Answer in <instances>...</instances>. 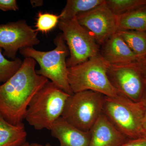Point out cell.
I'll use <instances>...</instances> for the list:
<instances>
[{
  "label": "cell",
  "mask_w": 146,
  "mask_h": 146,
  "mask_svg": "<svg viewBox=\"0 0 146 146\" xmlns=\"http://www.w3.org/2000/svg\"><path fill=\"white\" fill-rule=\"evenodd\" d=\"M36 63L31 58H25L19 70L0 84V115L13 125L23 123L33 98L49 80L37 74Z\"/></svg>",
  "instance_id": "obj_1"
},
{
  "label": "cell",
  "mask_w": 146,
  "mask_h": 146,
  "mask_svg": "<svg viewBox=\"0 0 146 146\" xmlns=\"http://www.w3.org/2000/svg\"><path fill=\"white\" fill-rule=\"evenodd\" d=\"M70 96L49 80L33 98L25 119L36 130H50L55 121L61 117Z\"/></svg>",
  "instance_id": "obj_2"
},
{
  "label": "cell",
  "mask_w": 146,
  "mask_h": 146,
  "mask_svg": "<svg viewBox=\"0 0 146 146\" xmlns=\"http://www.w3.org/2000/svg\"><path fill=\"white\" fill-rule=\"evenodd\" d=\"M55 48L49 51H42L33 47H26L19 50L25 58L34 59L39 64L37 74L43 76L70 95L74 93L71 89L68 78L67 58L69 51L63 33H59L54 39Z\"/></svg>",
  "instance_id": "obj_3"
},
{
  "label": "cell",
  "mask_w": 146,
  "mask_h": 146,
  "mask_svg": "<svg viewBox=\"0 0 146 146\" xmlns=\"http://www.w3.org/2000/svg\"><path fill=\"white\" fill-rule=\"evenodd\" d=\"M110 65L99 54L81 64L68 68V81L73 93L91 90L105 96H117L119 93L108 76Z\"/></svg>",
  "instance_id": "obj_4"
},
{
  "label": "cell",
  "mask_w": 146,
  "mask_h": 146,
  "mask_svg": "<svg viewBox=\"0 0 146 146\" xmlns=\"http://www.w3.org/2000/svg\"><path fill=\"white\" fill-rule=\"evenodd\" d=\"M146 111L141 102L132 101L120 94L105 96L103 113L128 138L145 136L142 123Z\"/></svg>",
  "instance_id": "obj_5"
},
{
  "label": "cell",
  "mask_w": 146,
  "mask_h": 146,
  "mask_svg": "<svg viewBox=\"0 0 146 146\" xmlns=\"http://www.w3.org/2000/svg\"><path fill=\"white\" fill-rule=\"evenodd\" d=\"M104 98L91 90L74 93L67 100L61 117L80 130L90 131L102 112Z\"/></svg>",
  "instance_id": "obj_6"
},
{
  "label": "cell",
  "mask_w": 146,
  "mask_h": 146,
  "mask_svg": "<svg viewBox=\"0 0 146 146\" xmlns=\"http://www.w3.org/2000/svg\"><path fill=\"white\" fill-rule=\"evenodd\" d=\"M58 25L69 51L70 56L67 59L68 68L100 54V45L76 17L70 20L60 19Z\"/></svg>",
  "instance_id": "obj_7"
},
{
  "label": "cell",
  "mask_w": 146,
  "mask_h": 146,
  "mask_svg": "<svg viewBox=\"0 0 146 146\" xmlns=\"http://www.w3.org/2000/svg\"><path fill=\"white\" fill-rule=\"evenodd\" d=\"M107 74L119 94L132 101L141 102L146 89V76L138 61L123 65L110 64Z\"/></svg>",
  "instance_id": "obj_8"
},
{
  "label": "cell",
  "mask_w": 146,
  "mask_h": 146,
  "mask_svg": "<svg viewBox=\"0 0 146 146\" xmlns=\"http://www.w3.org/2000/svg\"><path fill=\"white\" fill-rule=\"evenodd\" d=\"M37 33L25 20L1 24L0 48L4 50L3 54L11 60H15L21 49L39 44Z\"/></svg>",
  "instance_id": "obj_9"
},
{
  "label": "cell",
  "mask_w": 146,
  "mask_h": 146,
  "mask_svg": "<svg viewBox=\"0 0 146 146\" xmlns=\"http://www.w3.org/2000/svg\"><path fill=\"white\" fill-rule=\"evenodd\" d=\"M76 18L99 45H103L118 31L117 16L108 7L105 1L93 9L80 13Z\"/></svg>",
  "instance_id": "obj_10"
},
{
  "label": "cell",
  "mask_w": 146,
  "mask_h": 146,
  "mask_svg": "<svg viewBox=\"0 0 146 146\" xmlns=\"http://www.w3.org/2000/svg\"><path fill=\"white\" fill-rule=\"evenodd\" d=\"M90 131L89 146H120L128 140L103 112Z\"/></svg>",
  "instance_id": "obj_11"
},
{
  "label": "cell",
  "mask_w": 146,
  "mask_h": 146,
  "mask_svg": "<svg viewBox=\"0 0 146 146\" xmlns=\"http://www.w3.org/2000/svg\"><path fill=\"white\" fill-rule=\"evenodd\" d=\"M102 46L101 54L111 65L128 64L139 60L117 32Z\"/></svg>",
  "instance_id": "obj_12"
},
{
  "label": "cell",
  "mask_w": 146,
  "mask_h": 146,
  "mask_svg": "<svg viewBox=\"0 0 146 146\" xmlns=\"http://www.w3.org/2000/svg\"><path fill=\"white\" fill-rule=\"evenodd\" d=\"M50 131L52 136L59 141V146H89L90 131L80 130L61 117L55 121Z\"/></svg>",
  "instance_id": "obj_13"
},
{
  "label": "cell",
  "mask_w": 146,
  "mask_h": 146,
  "mask_svg": "<svg viewBox=\"0 0 146 146\" xmlns=\"http://www.w3.org/2000/svg\"><path fill=\"white\" fill-rule=\"evenodd\" d=\"M27 138L23 123L13 125L0 115V146H21L26 143Z\"/></svg>",
  "instance_id": "obj_14"
},
{
  "label": "cell",
  "mask_w": 146,
  "mask_h": 146,
  "mask_svg": "<svg viewBox=\"0 0 146 146\" xmlns=\"http://www.w3.org/2000/svg\"><path fill=\"white\" fill-rule=\"evenodd\" d=\"M117 16L118 31H146V6Z\"/></svg>",
  "instance_id": "obj_15"
},
{
  "label": "cell",
  "mask_w": 146,
  "mask_h": 146,
  "mask_svg": "<svg viewBox=\"0 0 146 146\" xmlns=\"http://www.w3.org/2000/svg\"><path fill=\"white\" fill-rule=\"evenodd\" d=\"M117 33L139 60L145 57L146 31H118Z\"/></svg>",
  "instance_id": "obj_16"
},
{
  "label": "cell",
  "mask_w": 146,
  "mask_h": 146,
  "mask_svg": "<svg viewBox=\"0 0 146 146\" xmlns=\"http://www.w3.org/2000/svg\"><path fill=\"white\" fill-rule=\"evenodd\" d=\"M105 0H68L59 14L60 19L70 20L102 4Z\"/></svg>",
  "instance_id": "obj_17"
},
{
  "label": "cell",
  "mask_w": 146,
  "mask_h": 146,
  "mask_svg": "<svg viewBox=\"0 0 146 146\" xmlns=\"http://www.w3.org/2000/svg\"><path fill=\"white\" fill-rule=\"evenodd\" d=\"M105 2L117 16L146 6V0H105Z\"/></svg>",
  "instance_id": "obj_18"
},
{
  "label": "cell",
  "mask_w": 146,
  "mask_h": 146,
  "mask_svg": "<svg viewBox=\"0 0 146 146\" xmlns=\"http://www.w3.org/2000/svg\"><path fill=\"white\" fill-rule=\"evenodd\" d=\"M2 51V49L0 48V84L8 80L18 70L23 61L19 58L14 60H8Z\"/></svg>",
  "instance_id": "obj_19"
},
{
  "label": "cell",
  "mask_w": 146,
  "mask_h": 146,
  "mask_svg": "<svg viewBox=\"0 0 146 146\" xmlns=\"http://www.w3.org/2000/svg\"><path fill=\"white\" fill-rule=\"evenodd\" d=\"M60 19L59 15L39 12L37 14L35 30L44 33L49 32L56 26Z\"/></svg>",
  "instance_id": "obj_20"
},
{
  "label": "cell",
  "mask_w": 146,
  "mask_h": 146,
  "mask_svg": "<svg viewBox=\"0 0 146 146\" xmlns=\"http://www.w3.org/2000/svg\"><path fill=\"white\" fill-rule=\"evenodd\" d=\"M19 7L16 0H0V10L3 11L19 10Z\"/></svg>",
  "instance_id": "obj_21"
},
{
  "label": "cell",
  "mask_w": 146,
  "mask_h": 146,
  "mask_svg": "<svg viewBox=\"0 0 146 146\" xmlns=\"http://www.w3.org/2000/svg\"><path fill=\"white\" fill-rule=\"evenodd\" d=\"M120 146H146V136L127 140Z\"/></svg>",
  "instance_id": "obj_22"
},
{
  "label": "cell",
  "mask_w": 146,
  "mask_h": 146,
  "mask_svg": "<svg viewBox=\"0 0 146 146\" xmlns=\"http://www.w3.org/2000/svg\"><path fill=\"white\" fill-rule=\"evenodd\" d=\"M138 63L146 76V56L138 60Z\"/></svg>",
  "instance_id": "obj_23"
},
{
  "label": "cell",
  "mask_w": 146,
  "mask_h": 146,
  "mask_svg": "<svg viewBox=\"0 0 146 146\" xmlns=\"http://www.w3.org/2000/svg\"><path fill=\"white\" fill-rule=\"evenodd\" d=\"M32 5L33 7H35L40 6L42 5L43 4V1H31Z\"/></svg>",
  "instance_id": "obj_24"
},
{
  "label": "cell",
  "mask_w": 146,
  "mask_h": 146,
  "mask_svg": "<svg viewBox=\"0 0 146 146\" xmlns=\"http://www.w3.org/2000/svg\"><path fill=\"white\" fill-rule=\"evenodd\" d=\"M142 127H143L144 134H145V136H146V111L145 112L143 123H142Z\"/></svg>",
  "instance_id": "obj_25"
},
{
  "label": "cell",
  "mask_w": 146,
  "mask_h": 146,
  "mask_svg": "<svg viewBox=\"0 0 146 146\" xmlns=\"http://www.w3.org/2000/svg\"><path fill=\"white\" fill-rule=\"evenodd\" d=\"M141 102L142 103V104L143 106L144 107L146 110V89L145 90V92L143 94L142 99H141Z\"/></svg>",
  "instance_id": "obj_26"
},
{
  "label": "cell",
  "mask_w": 146,
  "mask_h": 146,
  "mask_svg": "<svg viewBox=\"0 0 146 146\" xmlns=\"http://www.w3.org/2000/svg\"><path fill=\"white\" fill-rule=\"evenodd\" d=\"M29 146H45L43 145H41V144L37 143H33L30 144Z\"/></svg>",
  "instance_id": "obj_27"
},
{
  "label": "cell",
  "mask_w": 146,
  "mask_h": 146,
  "mask_svg": "<svg viewBox=\"0 0 146 146\" xmlns=\"http://www.w3.org/2000/svg\"><path fill=\"white\" fill-rule=\"evenodd\" d=\"M30 144L28 142H26L23 145L21 146H29Z\"/></svg>",
  "instance_id": "obj_28"
},
{
  "label": "cell",
  "mask_w": 146,
  "mask_h": 146,
  "mask_svg": "<svg viewBox=\"0 0 146 146\" xmlns=\"http://www.w3.org/2000/svg\"><path fill=\"white\" fill-rule=\"evenodd\" d=\"M45 146H52L51 145H50V143H47L46 144V145H45Z\"/></svg>",
  "instance_id": "obj_29"
}]
</instances>
